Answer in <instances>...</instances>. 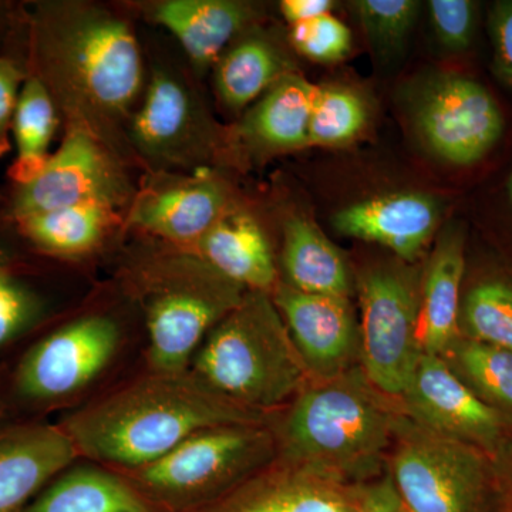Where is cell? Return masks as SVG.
<instances>
[{"mask_svg":"<svg viewBox=\"0 0 512 512\" xmlns=\"http://www.w3.org/2000/svg\"><path fill=\"white\" fill-rule=\"evenodd\" d=\"M39 77L70 117L100 138L127 116L143 86L140 45L126 20L99 6L42 5L33 19Z\"/></svg>","mask_w":512,"mask_h":512,"instance_id":"1","label":"cell"},{"mask_svg":"<svg viewBox=\"0 0 512 512\" xmlns=\"http://www.w3.org/2000/svg\"><path fill=\"white\" fill-rule=\"evenodd\" d=\"M258 421L197 376L157 373L77 413L66 431L89 457L143 468L200 431Z\"/></svg>","mask_w":512,"mask_h":512,"instance_id":"2","label":"cell"},{"mask_svg":"<svg viewBox=\"0 0 512 512\" xmlns=\"http://www.w3.org/2000/svg\"><path fill=\"white\" fill-rule=\"evenodd\" d=\"M377 393L352 369L303 390L284 424L286 456L326 481L373 473L402 420Z\"/></svg>","mask_w":512,"mask_h":512,"instance_id":"3","label":"cell"},{"mask_svg":"<svg viewBox=\"0 0 512 512\" xmlns=\"http://www.w3.org/2000/svg\"><path fill=\"white\" fill-rule=\"evenodd\" d=\"M194 369L214 392L254 412L299 392L308 373L275 303L255 291L208 333Z\"/></svg>","mask_w":512,"mask_h":512,"instance_id":"4","label":"cell"},{"mask_svg":"<svg viewBox=\"0 0 512 512\" xmlns=\"http://www.w3.org/2000/svg\"><path fill=\"white\" fill-rule=\"evenodd\" d=\"M148 286L147 328L157 373H184L208 333L244 298L234 284L197 255L157 266Z\"/></svg>","mask_w":512,"mask_h":512,"instance_id":"5","label":"cell"},{"mask_svg":"<svg viewBox=\"0 0 512 512\" xmlns=\"http://www.w3.org/2000/svg\"><path fill=\"white\" fill-rule=\"evenodd\" d=\"M394 440L390 478L410 512H484L493 485L487 453L407 416Z\"/></svg>","mask_w":512,"mask_h":512,"instance_id":"6","label":"cell"},{"mask_svg":"<svg viewBox=\"0 0 512 512\" xmlns=\"http://www.w3.org/2000/svg\"><path fill=\"white\" fill-rule=\"evenodd\" d=\"M359 295L363 373L380 393L400 397L423 355L416 285L409 272L387 266L362 276Z\"/></svg>","mask_w":512,"mask_h":512,"instance_id":"7","label":"cell"},{"mask_svg":"<svg viewBox=\"0 0 512 512\" xmlns=\"http://www.w3.org/2000/svg\"><path fill=\"white\" fill-rule=\"evenodd\" d=\"M130 195L123 167L106 143L86 128L69 126L42 173L16 188L10 215L18 222L37 212L86 204L119 210Z\"/></svg>","mask_w":512,"mask_h":512,"instance_id":"8","label":"cell"},{"mask_svg":"<svg viewBox=\"0 0 512 512\" xmlns=\"http://www.w3.org/2000/svg\"><path fill=\"white\" fill-rule=\"evenodd\" d=\"M416 126L434 156L471 165L487 156L504 133V117L485 87L448 74L430 84L416 110Z\"/></svg>","mask_w":512,"mask_h":512,"instance_id":"9","label":"cell"},{"mask_svg":"<svg viewBox=\"0 0 512 512\" xmlns=\"http://www.w3.org/2000/svg\"><path fill=\"white\" fill-rule=\"evenodd\" d=\"M264 444V433L255 424L200 431L140 468V480L165 500L191 501L251 466Z\"/></svg>","mask_w":512,"mask_h":512,"instance_id":"10","label":"cell"},{"mask_svg":"<svg viewBox=\"0 0 512 512\" xmlns=\"http://www.w3.org/2000/svg\"><path fill=\"white\" fill-rule=\"evenodd\" d=\"M119 340V328L106 316L74 320L23 357L16 375L19 392L32 400L72 396L109 365Z\"/></svg>","mask_w":512,"mask_h":512,"instance_id":"11","label":"cell"},{"mask_svg":"<svg viewBox=\"0 0 512 512\" xmlns=\"http://www.w3.org/2000/svg\"><path fill=\"white\" fill-rule=\"evenodd\" d=\"M400 399L407 417L424 429L498 453L507 421L478 399L441 356L421 355Z\"/></svg>","mask_w":512,"mask_h":512,"instance_id":"12","label":"cell"},{"mask_svg":"<svg viewBox=\"0 0 512 512\" xmlns=\"http://www.w3.org/2000/svg\"><path fill=\"white\" fill-rule=\"evenodd\" d=\"M275 306L303 365L320 380L349 372L360 355V326L346 296L316 295L279 285Z\"/></svg>","mask_w":512,"mask_h":512,"instance_id":"13","label":"cell"},{"mask_svg":"<svg viewBox=\"0 0 512 512\" xmlns=\"http://www.w3.org/2000/svg\"><path fill=\"white\" fill-rule=\"evenodd\" d=\"M208 124L190 87L180 77L156 72L131 120L138 153L158 165H187L204 157Z\"/></svg>","mask_w":512,"mask_h":512,"instance_id":"14","label":"cell"},{"mask_svg":"<svg viewBox=\"0 0 512 512\" xmlns=\"http://www.w3.org/2000/svg\"><path fill=\"white\" fill-rule=\"evenodd\" d=\"M227 210V187L207 170L157 175L134 197L128 222L174 244L195 245Z\"/></svg>","mask_w":512,"mask_h":512,"instance_id":"15","label":"cell"},{"mask_svg":"<svg viewBox=\"0 0 512 512\" xmlns=\"http://www.w3.org/2000/svg\"><path fill=\"white\" fill-rule=\"evenodd\" d=\"M439 220L433 198L400 192L343 208L333 217V227L345 237L375 242L404 261H413L429 244Z\"/></svg>","mask_w":512,"mask_h":512,"instance_id":"16","label":"cell"},{"mask_svg":"<svg viewBox=\"0 0 512 512\" xmlns=\"http://www.w3.org/2000/svg\"><path fill=\"white\" fill-rule=\"evenodd\" d=\"M77 453L66 429L22 426L0 431V512H20Z\"/></svg>","mask_w":512,"mask_h":512,"instance_id":"17","label":"cell"},{"mask_svg":"<svg viewBox=\"0 0 512 512\" xmlns=\"http://www.w3.org/2000/svg\"><path fill=\"white\" fill-rule=\"evenodd\" d=\"M148 16L173 33L192 64L204 70L255 15L248 3L235 0H165L151 6Z\"/></svg>","mask_w":512,"mask_h":512,"instance_id":"18","label":"cell"},{"mask_svg":"<svg viewBox=\"0 0 512 512\" xmlns=\"http://www.w3.org/2000/svg\"><path fill=\"white\" fill-rule=\"evenodd\" d=\"M318 86L286 74L245 114L239 137L252 153L281 154L309 146V123Z\"/></svg>","mask_w":512,"mask_h":512,"instance_id":"19","label":"cell"},{"mask_svg":"<svg viewBox=\"0 0 512 512\" xmlns=\"http://www.w3.org/2000/svg\"><path fill=\"white\" fill-rule=\"evenodd\" d=\"M194 247L198 258L244 289L266 293L276 284L271 245L248 212L225 211Z\"/></svg>","mask_w":512,"mask_h":512,"instance_id":"20","label":"cell"},{"mask_svg":"<svg viewBox=\"0 0 512 512\" xmlns=\"http://www.w3.org/2000/svg\"><path fill=\"white\" fill-rule=\"evenodd\" d=\"M466 256L464 238L453 229L441 235L434 249L420 296L419 342L427 355H446L458 336L460 292Z\"/></svg>","mask_w":512,"mask_h":512,"instance_id":"21","label":"cell"},{"mask_svg":"<svg viewBox=\"0 0 512 512\" xmlns=\"http://www.w3.org/2000/svg\"><path fill=\"white\" fill-rule=\"evenodd\" d=\"M282 264L296 291L316 295L346 296L352 279L342 252L308 218L286 222Z\"/></svg>","mask_w":512,"mask_h":512,"instance_id":"22","label":"cell"},{"mask_svg":"<svg viewBox=\"0 0 512 512\" xmlns=\"http://www.w3.org/2000/svg\"><path fill=\"white\" fill-rule=\"evenodd\" d=\"M289 74L279 50L268 39L248 36L222 53L215 69L218 96L231 110H242Z\"/></svg>","mask_w":512,"mask_h":512,"instance_id":"23","label":"cell"},{"mask_svg":"<svg viewBox=\"0 0 512 512\" xmlns=\"http://www.w3.org/2000/svg\"><path fill=\"white\" fill-rule=\"evenodd\" d=\"M116 221V208L86 204L37 212L18 224L22 234L40 251L76 256L96 248Z\"/></svg>","mask_w":512,"mask_h":512,"instance_id":"24","label":"cell"},{"mask_svg":"<svg viewBox=\"0 0 512 512\" xmlns=\"http://www.w3.org/2000/svg\"><path fill=\"white\" fill-rule=\"evenodd\" d=\"M57 124L59 116L52 94L39 77L30 76L23 84L12 123L18 156L9 174L16 185L28 184L42 173L52 156L49 148Z\"/></svg>","mask_w":512,"mask_h":512,"instance_id":"25","label":"cell"},{"mask_svg":"<svg viewBox=\"0 0 512 512\" xmlns=\"http://www.w3.org/2000/svg\"><path fill=\"white\" fill-rule=\"evenodd\" d=\"M25 512L150 511L119 478L96 468H77L60 477Z\"/></svg>","mask_w":512,"mask_h":512,"instance_id":"26","label":"cell"},{"mask_svg":"<svg viewBox=\"0 0 512 512\" xmlns=\"http://www.w3.org/2000/svg\"><path fill=\"white\" fill-rule=\"evenodd\" d=\"M443 359L478 399L512 423V352L458 338Z\"/></svg>","mask_w":512,"mask_h":512,"instance_id":"27","label":"cell"},{"mask_svg":"<svg viewBox=\"0 0 512 512\" xmlns=\"http://www.w3.org/2000/svg\"><path fill=\"white\" fill-rule=\"evenodd\" d=\"M330 481L308 473L268 485L224 512H357Z\"/></svg>","mask_w":512,"mask_h":512,"instance_id":"28","label":"cell"},{"mask_svg":"<svg viewBox=\"0 0 512 512\" xmlns=\"http://www.w3.org/2000/svg\"><path fill=\"white\" fill-rule=\"evenodd\" d=\"M458 325L464 338L512 352V284L487 279L461 302Z\"/></svg>","mask_w":512,"mask_h":512,"instance_id":"29","label":"cell"},{"mask_svg":"<svg viewBox=\"0 0 512 512\" xmlns=\"http://www.w3.org/2000/svg\"><path fill=\"white\" fill-rule=\"evenodd\" d=\"M369 110L362 97L343 87L318 86L311 123L309 146L343 147L365 130Z\"/></svg>","mask_w":512,"mask_h":512,"instance_id":"30","label":"cell"},{"mask_svg":"<svg viewBox=\"0 0 512 512\" xmlns=\"http://www.w3.org/2000/svg\"><path fill=\"white\" fill-rule=\"evenodd\" d=\"M355 10L377 55L389 57L403 49L416 23L419 2L359 0Z\"/></svg>","mask_w":512,"mask_h":512,"instance_id":"31","label":"cell"},{"mask_svg":"<svg viewBox=\"0 0 512 512\" xmlns=\"http://www.w3.org/2000/svg\"><path fill=\"white\" fill-rule=\"evenodd\" d=\"M291 42L302 56L313 62L336 63L352 49V33L332 13L293 25Z\"/></svg>","mask_w":512,"mask_h":512,"instance_id":"32","label":"cell"},{"mask_svg":"<svg viewBox=\"0 0 512 512\" xmlns=\"http://www.w3.org/2000/svg\"><path fill=\"white\" fill-rule=\"evenodd\" d=\"M40 313L42 302L35 293L0 266V346L28 330Z\"/></svg>","mask_w":512,"mask_h":512,"instance_id":"33","label":"cell"},{"mask_svg":"<svg viewBox=\"0 0 512 512\" xmlns=\"http://www.w3.org/2000/svg\"><path fill=\"white\" fill-rule=\"evenodd\" d=\"M429 15L441 45L453 52L470 47L476 30V5L470 0H430Z\"/></svg>","mask_w":512,"mask_h":512,"instance_id":"34","label":"cell"},{"mask_svg":"<svg viewBox=\"0 0 512 512\" xmlns=\"http://www.w3.org/2000/svg\"><path fill=\"white\" fill-rule=\"evenodd\" d=\"M25 73L13 60L0 57V157L9 151V131L25 84Z\"/></svg>","mask_w":512,"mask_h":512,"instance_id":"35","label":"cell"},{"mask_svg":"<svg viewBox=\"0 0 512 512\" xmlns=\"http://www.w3.org/2000/svg\"><path fill=\"white\" fill-rule=\"evenodd\" d=\"M490 33L495 70L512 87V0L495 3L490 15Z\"/></svg>","mask_w":512,"mask_h":512,"instance_id":"36","label":"cell"},{"mask_svg":"<svg viewBox=\"0 0 512 512\" xmlns=\"http://www.w3.org/2000/svg\"><path fill=\"white\" fill-rule=\"evenodd\" d=\"M355 508L357 512H410L390 477L363 488L357 495Z\"/></svg>","mask_w":512,"mask_h":512,"instance_id":"37","label":"cell"},{"mask_svg":"<svg viewBox=\"0 0 512 512\" xmlns=\"http://www.w3.org/2000/svg\"><path fill=\"white\" fill-rule=\"evenodd\" d=\"M333 8L332 0H284L281 3L282 15L291 26L328 15Z\"/></svg>","mask_w":512,"mask_h":512,"instance_id":"38","label":"cell"},{"mask_svg":"<svg viewBox=\"0 0 512 512\" xmlns=\"http://www.w3.org/2000/svg\"><path fill=\"white\" fill-rule=\"evenodd\" d=\"M507 458V466H504L503 478H501V512H512V447Z\"/></svg>","mask_w":512,"mask_h":512,"instance_id":"39","label":"cell"},{"mask_svg":"<svg viewBox=\"0 0 512 512\" xmlns=\"http://www.w3.org/2000/svg\"><path fill=\"white\" fill-rule=\"evenodd\" d=\"M508 192H510V198H511V202H512V174L510 177V183H508Z\"/></svg>","mask_w":512,"mask_h":512,"instance_id":"40","label":"cell"}]
</instances>
